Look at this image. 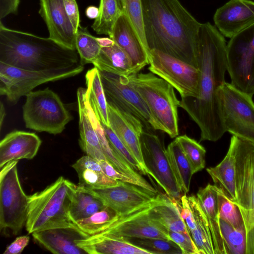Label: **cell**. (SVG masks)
<instances>
[{
    "label": "cell",
    "instance_id": "obj_1",
    "mask_svg": "<svg viewBox=\"0 0 254 254\" xmlns=\"http://www.w3.org/2000/svg\"><path fill=\"white\" fill-rule=\"evenodd\" d=\"M227 44L224 37L209 22L201 23L198 42L199 95L181 98L184 109L200 130L199 141H216L226 132L219 90L226 82Z\"/></svg>",
    "mask_w": 254,
    "mask_h": 254
},
{
    "label": "cell",
    "instance_id": "obj_2",
    "mask_svg": "<svg viewBox=\"0 0 254 254\" xmlns=\"http://www.w3.org/2000/svg\"><path fill=\"white\" fill-rule=\"evenodd\" d=\"M144 33L156 49L198 68L199 22L179 0H142Z\"/></svg>",
    "mask_w": 254,
    "mask_h": 254
},
{
    "label": "cell",
    "instance_id": "obj_3",
    "mask_svg": "<svg viewBox=\"0 0 254 254\" xmlns=\"http://www.w3.org/2000/svg\"><path fill=\"white\" fill-rule=\"evenodd\" d=\"M0 62L32 71L57 70L82 64L76 50L52 39L11 29L0 22Z\"/></svg>",
    "mask_w": 254,
    "mask_h": 254
},
{
    "label": "cell",
    "instance_id": "obj_4",
    "mask_svg": "<svg viewBox=\"0 0 254 254\" xmlns=\"http://www.w3.org/2000/svg\"><path fill=\"white\" fill-rule=\"evenodd\" d=\"M76 186L61 176L43 190L29 195L25 226L27 232L32 234L73 223L69 215V207Z\"/></svg>",
    "mask_w": 254,
    "mask_h": 254
},
{
    "label": "cell",
    "instance_id": "obj_5",
    "mask_svg": "<svg viewBox=\"0 0 254 254\" xmlns=\"http://www.w3.org/2000/svg\"><path fill=\"white\" fill-rule=\"evenodd\" d=\"M128 77L129 82L172 138L179 135L178 108L180 101L174 88L152 72L138 73Z\"/></svg>",
    "mask_w": 254,
    "mask_h": 254
},
{
    "label": "cell",
    "instance_id": "obj_6",
    "mask_svg": "<svg viewBox=\"0 0 254 254\" xmlns=\"http://www.w3.org/2000/svg\"><path fill=\"white\" fill-rule=\"evenodd\" d=\"M236 144V195L234 203L243 220L246 254H254V142L233 135Z\"/></svg>",
    "mask_w": 254,
    "mask_h": 254
},
{
    "label": "cell",
    "instance_id": "obj_7",
    "mask_svg": "<svg viewBox=\"0 0 254 254\" xmlns=\"http://www.w3.org/2000/svg\"><path fill=\"white\" fill-rule=\"evenodd\" d=\"M26 97L23 118L26 128L56 135L72 119L58 94L49 88L31 91Z\"/></svg>",
    "mask_w": 254,
    "mask_h": 254
},
{
    "label": "cell",
    "instance_id": "obj_8",
    "mask_svg": "<svg viewBox=\"0 0 254 254\" xmlns=\"http://www.w3.org/2000/svg\"><path fill=\"white\" fill-rule=\"evenodd\" d=\"M18 161H11L0 172V229L17 235L25 226L28 209L29 195L21 185Z\"/></svg>",
    "mask_w": 254,
    "mask_h": 254
},
{
    "label": "cell",
    "instance_id": "obj_9",
    "mask_svg": "<svg viewBox=\"0 0 254 254\" xmlns=\"http://www.w3.org/2000/svg\"><path fill=\"white\" fill-rule=\"evenodd\" d=\"M84 69L79 64L57 70L32 71L21 69L0 62V94L14 105L19 99L36 87L76 75Z\"/></svg>",
    "mask_w": 254,
    "mask_h": 254
},
{
    "label": "cell",
    "instance_id": "obj_10",
    "mask_svg": "<svg viewBox=\"0 0 254 254\" xmlns=\"http://www.w3.org/2000/svg\"><path fill=\"white\" fill-rule=\"evenodd\" d=\"M107 102L138 119L144 128L166 132L129 82L127 76L99 70Z\"/></svg>",
    "mask_w": 254,
    "mask_h": 254
},
{
    "label": "cell",
    "instance_id": "obj_11",
    "mask_svg": "<svg viewBox=\"0 0 254 254\" xmlns=\"http://www.w3.org/2000/svg\"><path fill=\"white\" fill-rule=\"evenodd\" d=\"M227 70L231 84L253 97L254 94V22L236 34L227 44Z\"/></svg>",
    "mask_w": 254,
    "mask_h": 254
},
{
    "label": "cell",
    "instance_id": "obj_12",
    "mask_svg": "<svg viewBox=\"0 0 254 254\" xmlns=\"http://www.w3.org/2000/svg\"><path fill=\"white\" fill-rule=\"evenodd\" d=\"M226 131L254 142V103L252 97L225 82L219 90Z\"/></svg>",
    "mask_w": 254,
    "mask_h": 254
},
{
    "label": "cell",
    "instance_id": "obj_13",
    "mask_svg": "<svg viewBox=\"0 0 254 254\" xmlns=\"http://www.w3.org/2000/svg\"><path fill=\"white\" fill-rule=\"evenodd\" d=\"M149 64L150 71L171 84L181 98L198 96V68L156 49L150 50Z\"/></svg>",
    "mask_w": 254,
    "mask_h": 254
},
{
    "label": "cell",
    "instance_id": "obj_14",
    "mask_svg": "<svg viewBox=\"0 0 254 254\" xmlns=\"http://www.w3.org/2000/svg\"><path fill=\"white\" fill-rule=\"evenodd\" d=\"M152 130L144 128L140 137L142 156L151 177L171 199L180 200L182 192L177 182L167 149Z\"/></svg>",
    "mask_w": 254,
    "mask_h": 254
},
{
    "label": "cell",
    "instance_id": "obj_15",
    "mask_svg": "<svg viewBox=\"0 0 254 254\" xmlns=\"http://www.w3.org/2000/svg\"><path fill=\"white\" fill-rule=\"evenodd\" d=\"M109 126L141 168V173L150 177L142 156L140 137L144 129L141 122L133 115L107 103Z\"/></svg>",
    "mask_w": 254,
    "mask_h": 254
},
{
    "label": "cell",
    "instance_id": "obj_16",
    "mask_svg": "<svg viewBox=\"0 0 254 254\" xmlns=\"http://www.w3.org/2000/svg\"><path fill=\"white\" fill-rule=\"evenodd\" d=\"M91 190L119 215L152 201L159 194L134 184L122 181L115 187Z\"/></svg>",
    "mask_w": 254,
    "mask_h": 254
},
{
    "label": "cell",
    "instance_id": "obj_17",
    "mask_svg": "<svg viewBox=\"0 0 254 254\" xmlns=\"http://www.w3.org/2000/svg\"><path fill=\"white\" fill-rule=\"evenodd\" d=\"M32 235L37 244L56 254H87L76 241L90 237L74 223L35 232Z\"/></svg>",
    "mask_w": 254,
    "mask_h": 254
},
{
    "label": "cell",
    "instance_id": "obj_18",
    "mask_svg": "<svg viewBox=\"0 0 254 254\" xmlns=\"http://www.w3.org/2000/svg\"><path fill=\"white\" fill-rule=\"evenodd\" d=\"M213 21L224 37L231 38L254 22V1L230 0L216 10Z\"/></svg>",
    "mask_w": 254,
    "mask_h": 254
},
{
    "label": "cell",
    "instance_id": "obj_19",
    "mask_svg": "<svg viewBox=\"0 0 254 254\" xmlns=\"http://www.w3.org/2000/svg\"><path fill=\"white\" fill-rule=\"evenodd\" d=\"M39 13L47 25L50 38L66 48L76 50V32L63 0H40Z\"/></svg>",
    "mask_w": 254,
    "mask_h": 254
},
{
    "label": "cell",
    "instance_id": "obj_20",
    "mask_svg": "<svg viewBox=\"0 0 254 254\" xmlns=\"http://www.w3.org/2000/svg\"><path fill=\"white\" fill-rule=\"evenodd\" d=\"M130 57L136 74L149 64V54L126 16L122 13L109 36Z\"/></svg>",
    "mask_w": 254,
    "mask_h": 254
},
{
    "label": "cell",
    "instance_id": "obj_21",
    "mask_svg": "<svg viewBox=\"0 0 254 254\" xmlns=\"http://www.w3.org/2000/svg\"><path fill=\"white\" fill-rule=\"evenodd\" d=\"M41 143L33 132L15 130L7 134L0 142V168L11 161L33 159Z\"/></svg>",
    "mask_w": 254,
    "mask_h": 254
},
{
    "label": "cell",
    "instance_id": "obj_22",
    "mask_svg": "<svg viewBox=\"0 0 254 254\" xmlns=\"http://www.w3.org/2000/svg\"><path fill=\"white\" fill-rule=\"evenodd\" d=\"M217 188L208 184L198 190L196 197L209 224L215 254H228L220 226Z\"/></svg>",
    "mask_w": 254,
    "mask_h": 254
},
{
    "label": "cell",
    "instance_id": "obj_23",
    "mask_svg": "<svg viewBox=\"0 0 254 254\" xmlns=\"http://www.w3.org/2000/svg\"><path fill=\"white\" fill-rule=\"evenodd\" d=\"M86 88L79 87L77 90L79 114V144L86 155L97 161L106 160L102 151L98 135L89 117L85 104Z\"/></svg>",
    "mask_w": 254,
    "mask_h": 254
},
{
    "label": "cell",
    "instance_id": "obj_24",
    "mask_svg": "<svg viewBox=\"0 0 254 254\" xmlns=\"http://www.w3.org/2000/svg\"><path fill=\"white\" fill-rule=\"evenodd\" d=\"M76 244L89 254H151L126 240L109 237L91 236Z\"/></svg>",
    "mask_w": 254,
    "mask_h": 254
},
{
    "label": "cell",
    "instance_id": "obj_25",
    "mask_svg": "<svg viewBox=\"0 0 254 254\" xmlns=\"http://www.w3.org/2000/svg\"><path fill=\"white\" fill-rule=\"evenodd\" d=\"M206 171L214 185L220 188L233 202L236 200V144L232 136L227 153L222 161Z\"/></svg>",
    "mask_w": 254,
    "mask_h": 254
},
{
    "label": "cell",
    "instance_id": "obj_26",
    "mask_svg": "<svg viewBox=\"0 0 254 254\" xmlns=\"http://www.w3.org/2000/svg\"><path fill=\"white\" fill-rule=\"evenodd\" d=\"M93 64L99 70L121 76L136 74L130 57L116 43L110 47L101 48L100 53Z\"/></svg>",
    "mask_w": 254,
    "mask_h": 254
},
{
    "label": "cell",
    "instance_id": "obj_27",
    "mask_svg": "<svg viewBox=\"0 0 254 254\" xmlns=\"http://www.w3.org/2000/svg\"><path fill=\"white\" fill-rule=\"evenodd\" d=\"M184 194L192 212L194 221L195 229L190 234L199 254H215L209 224L196 196Z\"/></svg>",
    "mask_w": 254,
    "mask_h": 254
},
{
    "label": "cell",
    "instance_id": "obj_28",
    "mask_svg": "<svg viewBox=\"0 0 254 254\" xmlns=\"http://www.w3.org/2000/svg\"><path fill=\"white\" fill-rule=\"evenodd\" d=\"M107 205L91 190L77 185L69 207V215L73 223L88 217Z\"/></svg>",
    "mask_w": 254,
    "mask_h": 254
},
{
    "label": "cell",
    "instance_id": "obj_29",
    "mask_svg": "<svg viewBox=\"0 0 254 254\" xmlns=\"http://www.w3.org/2000/svg\"><path fill=\"white\" fill-rule=\"evenodd\" d=\"M148 214L152 220L167 231L190 234L174 200L167 195L163 201L152 207Z\"/></svg>",
    "mask_w": 254,
    "mask_h": 254
},
{
    "label": "cell",
    "instance_id": "obj_30",
    "mask_svg": "<svg viewBox=\"0 0 254 254\" xmlns=\"http://www.w3.org/2000/svg\"><path fill=\"white\" fill-rule=\"evenodd\" d=\"M85 77L90 105L97 113L101 123L110 127L107 102L99 69L96 67L89 69Z\"/></svg>",
    "mask_w": 254,
    "mask_h": 254
},
{
    "label": "cell",
    "instance_id": "obj_31",
    "mask_svg": "<svg viewBox=\"0 0 254 254\" xmlns=\"http://www.w3.org/2000/svg\"><path fill=\"white\" fill-rule=\"evenodd\" d=\"M167 151L181 190L182 193L186 194L190 190L191 179L194 174L190 164L176 139L168 145Z\"/></svg>",
    "mask_w": 254,
    "mask_h": 254
},
{
    "label": "cell",
    "instance_id": "obj_32",
    "mask_svg": "<svg viewBox=\"0 0 254 254\" xmlns=\"http://www.w3.org/2000/svg\"><path fill=\"white\" fill-rule=\"evenodd\" d=\"M98 16L91 27L99 35L110 36L114 26L122 15L119 0H100Z\"/></svg>",
    "mask_w": 254,
    "mask_h": 254
},
{
    "label": "cell",
    "instance_id": "obj_33",
    "mask_svg": "<svg viewBox=\"0 0 254 254\" xmlns=\"http://www.w3.org/2000/svg\"><path fill=\"white\" fill-rule=\"evenodd\" d=\"M75 47L80 57V63L83 65L93 64L99 56L101 50L96 37L90 34L86 27L81 26L76 32Z\"/></svg>",
    "mask_w": 254,
    "mask_h": 254
},
{
    "label": "cell",
    "instance_id": "obj_34",
    "mask_svg": "<svg viewBox=\"0 0 254 254\" xmlns=\"http://www.w3.org/2000/svg\"><path fill=\"white\" fill-rule=\"evenodd\" d=\"M118 215L114 209L107 206L90 216L77 221L75 224L91 236L106 229L116 220Z\"/></svg>",
    "mask_w": 254,
    "mask_h": 254
},
{
    "label": "cell",
    "instance_id": "obj_35",
    "mask_svg": "<svg viewBox=\"0 0 254 254\" xmlns=\"http://www.w3.org/2000/svg\"><path fill=\"white\" fill-rule=\"evenodd\" d=\"M119 2L122 13L130 22L146 50L149 52L144 33L142 0H119Z\"/></svg>",
    "mask_w": 254,
    "mask_h": 254
},
{
    "label": "cell",
    "instance_id": "obj_36",
    "mask_svg": "<svg viewBox=\"0 0 254 254\" xmlns=\"http://www.w3.org/2000/svg\"><path fill=\"white\" fill-rule=\"evenodd\" d=\"M176 139L189 160L193 174L203 169L205 167L206 150L204 147L186 134L177 136Z\"/></svg>",
    "mask_w": 254,
    "mask_h": 254
},
{
    "label": "cell",
    "instance_id": "obj_37",
    "mask_svg": "<svg viewBox=\"0 0 254 254\" xmlns=\"http://www.w3.org/2000/svg\"><path fill=\"white\" fill-rule=\"evenodd\" d=\"M125 240L148 251L151 254H183L180 248L169 239L132 238Z\"/></svg>",
    "mask_w": 254,
    "mask_h": 254
},
{
    "label": "cell",
    "instance_id": "obj_38",
    "mask_svg": "<svg viewBox=\"0 0 254 254\" xmlns=\"http://www.w3.org/2000/svg\"><path fill=\"white\" fill-rule=\"evenodd\" d=\"M222 236L228 254H246V237L245 228H235L220 219Z\"/></svg>",
    "mask_w": 254,
    "mask_h": 254
},
{
    "label": "cell",
    "instance_id": "obj_39",
    "mask_svg": "<svg viewBox=\"0 0 254 254\" xmlns=\"http://www.w3.org/2000/svg\"><path fill=\"white\" fill-rule=\"evenodd\" d=\"M79 182L78 185L88 189H101L118 186L120 181L107 176L103 171L93 169H79L75 171Z\"/></svg>",
    "mask_w": 254,
    "mask_h": 254
},
{
    "label": "cell",
    "instance_id": "obj_40",
    "mask_svg": "<svg viewBox=\"0 0 254 254\" xmlns=\"http://www.w3.org/2000/svg\"><path fill=\"white\" fill-rule=\"evenodd\" d=\"M217 191L220 219L225 221L235 228H245L242 217L238 206L218 187Z\"/></svg>",
    "mask_w": 254,
    "mask_h": 254
},
{
    "label": "cell",
    "instance_id": "obj_41",
    "mask_svg": "<svg viewBox=\"0 0 254 254\" xmlns=\"http://www.w3.org/2000/svg\"><path fill=\"white\" fill-rule=\"evenodd\" d=\"M101 124L111 147L125 158L136 171L138 170L141 172V168L138 162L110 127L102 123Z\"/></svg>",
    "mask_w": 254,
    "mask_h": 254
},
{
    "label": "cell",
    "instance_id": "obj_42",
    "mask_svg": "<svg viewBox=\"0 0 254 254\" xmlns=\"http://www.w3.org/2000/svg\"><path fill=\"white\" fill-rule=\"evenodd\" d=\"M170 238L181 249L183 254H199L190 234L167 231Z\"/></svg>",
    "mask_w": 254,
    "mask_h": 254
},
{
    "label": "cell",
    "instance_id": "obj_43",
    "mask_svg": "<svg viewBox=\"0 0 254 254\" xmlns=\"http://www.w3.org/2000/svg\"><path fill=\"white\" fill-rule=\"evenodd\" d=\"M98 162L103 172L107 176L115 180L138 186L136 181L117 171L107 160H102Z\"/></svg>",
    "mask_w": 254,
    "mask_h": 254
},
{
    "label": "cell",
    "instance_id": "obj_44",
    "mask_svg": "<svg viewBox=\"0 0 254 254\" xmlns=\"http://www.w3.org/2000/svg\"><path fill=\"white\" fill-rule=\"evenodd\" d=\"M66 14L75 31L80 25L79 12L76 0H63Z\"/></svg>",
    "mask_w": 254,
    "mask_h": 254
},
{
    "label": "cell",
    "instance_id": "obj_45",
    "mask_svg": "<svg viewBox=\"0 0 254 254\" xmlns=\"http://www.w3.org/2000/svg\"><path fill=\"white\" fill-rule=\"evenodd\" d=\"M29 240L30 238L27 235L17 237L6 247L3 254H19L21 253L24 248L28 245Z\"/></svg>",
    "mask_w": 254,
    "mask_h": 254
},
{
    "label": "cell",
    "instance_id": "obj_46",
    "mask_svg": "<svg viewBox=\"0 0 254 254\" xmlns=\"http://www.w3.org/2000/svg\"><path fill=\"white\" fill-rule=\"evenodd\" d=\"M20 0H0V19L11 13H15Z\"/></svg>",
    "mask_w": 254,
    "mask_h": 254
},
{
    "label": "cell",
    "instance_id": "obj_47",
    "mask_svg": "<svg viewBox=\"0 0 254 254\" xmlns=\"http://www.w3.org/2000/svg\"><path fill=\"white\" fill-rule=\"evenodd\" d=\"M99 12V7L90 5L88 6L85 10L86 16L90 19H96Z\"/></svg>",
    "mask_w": 254,
    "mask_h": 254
},
{
    "label": "cell",
    "instance_id": "obj_48",
    "mask_svg": "<svg viewBox=\"0 0 254 254\" xmlns=\"http://www.w3.org/2000/svg\"><path fill=\"white\" fill-rule=\"evenodd\" d=\"M96 39L101 48L110 47L115 43L110 37H96Z\"/></svg>",
    "mask_w": 254,
    "mask_h": 254
},
{
    "label": "cell",
    "instance_id": "obj_49",
    "mask_svg": "<svg viewBox=\"0 0 254 254\" xmlns=\"http://www.w3.org/2000/svg\"><path fill=\"white\" fill-rule=\"evenodd\" d=\"M5 116V111L4 105L2 102H0V129L2 128V124Z\"/></svg>",
    "mask_w": 254,
    "mask_h": 254
}]
</instances>
